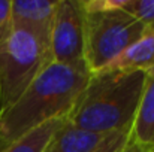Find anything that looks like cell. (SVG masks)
<instances>
[{"label": "cell", "instance_id": "7c38bea8", "mask_svg": "<svg viewBox=\"0 0 154 152\" xmlns=\"http://www.w3.org/2000/svg\"><path fill=\"white\" fill-rule=\"evenodd\" d=\"M129 140H130V133H115V134H111L93 152H123Z\"/></svg>", "mask_w": 154, "mask_h": 152}, {"label": "cell", "instance_id": "8992f818", "mask_svg": "<svg viewBox=\"0 0 154 152\" xmlns=\"http://www.w3.org/2000/svg\"><path fill=\"white\" fill-rule=\"evenodd\" d=\"M57 1L58 0H11L12 30H24L50 48Z\"/></svg>", "mask_w": 154, "mask_h": 152}, {"label": "cell", "instance_id": "8fae6325", "mask_svg": "<svg viewBox=\"0 0 154 152\" xmlns=\"http://www.w3.org/2000/svg\"><path fill=\"white\" fill-rule=\"evenodd\" d=\"M121 10L148 28L154 24V0H121Z\"/></svg>", "mask_w": 154, "mask_h": 152}, {"label": "cell", "instance_id": "7a4b0ae2", "mask_svg": "<svg viewBox=\"0 0 154 152\" xmlns=\"http://www.w3.org/2000/svg\"><path fill=\"white\" fill-rule=\"evenodd\" d=\"M145 84V72H120L103 69L90 73V79L67 122L99 134L130 133Z\"/></svg>", "mask_w": 154, "mask_h": 152}, {"label": "cell", "instance_id": "52a82bcc", "mask_svg": "<svg viewBox=\"0 0 154 152\" xmlns=\"http://www.w3.org/2000/svg\"><path fill=\"white\" fill-rule=\"evenodd\" d=\"M111 134L91 133L82 128H78L67 122L52 134L44 152H93L96 151Z\"/></svg>", "mask_w": 154, "mask_h": 152}, {"label": "cell", "instance_id": "9a60e30c", "mask_svg": "<svg viewBox=\"0 0 154 152\" xmlns=\"http://www.w3.org/2000/svg\"><path fill=\"white\" fill-rule=\"evenodd\" d=\"M148 30H154V24L151 25V27H150V28H148Z\"/></svg>", "mask_w": 154, "mask_h": 152}, {"label": "cell", "instance_id": "30bf717a", "mask_svg": "<svg viewBox=\"0 0 154 152\" xmlns=\"http://www.w3.org/2000/svg\"><path fill=\"white\" fill-rule=\"evenodd\" d=\"M64 121L66 118H58L41 125L39 128L33 130L32 133L24 136L21 140L14 143L5 152H44L48 142L51 140L52 134L64 124Z\"/></svg>", "mask_w": 154, "mask_h": 152}, {"label": "cell", "instance_id": "6da1fadb", "mask_svg": "<svg viewBox=\"0 0 154 152\" xmlns=\"http://www.w3.org/2000/svg\"><path fill=\"white\" fill-rule=\"evenodd\" d=\"M88 79V70L52 61L18 100L0 112V152L41 125L67 118Z\"/></svg>", "mask_w": 154, "mask_h": 152}, {"label": "cell", "instance_id": "3957f363", "mask_svg": "<svg viewBox=\"0 0 154 152\" xmlns=\"http://www.w3.org/2000/svg\"><path fill=\"white\" fill-rule=\"evenodd\" d=\"M51 63V49L38 37L12 30L0 43V112L18 100Z\"/></svg>", "mask_w": 154, "mask_h": 152}, {"label": "cell", "instance_id": "5bb4252c", "mask_svg": "<svg viewBox=\"0 0 154 152\" xmlns=\"http://www.w3.org/2000/svg\"><path fill=\"white\" fill-rule=\"evenodd\" d=\"M123 152H154V148L144 146V145H139V143H136L133 140H129V143L126 145Z\"/></svg>", "mask_w": 154, "mask_h": 152}, {"label": "cell", "instance_id": "ba28073f", "mask_svg": "<svg viewBox=\"0 0 154 152\" xmlns=\"http://www.w3.org/2000/svg\"><path fill=\"white\" fill-rule=\"evenodd\" d=\"M130 140L154 148V67L145 72V84L130 131Z\"/></svg>", "mask_w": 154, "mask_h": 152}, {"label": "cell", "instance_id": "277c9868", "mask_svg": "<svg viewBox=\"0 0 154 152\" xmlns=\"http://www.w3.org/2000/svg\"><path fill=\"white\" fill-rule=\"evenodd\" d=\"M147 31V25L127 15L121 7L84 10L85 64L88 72L96 73L108 67Z\"/></svg>", "mask_w": 154, "mask_h": 152}, {"label": "cell", "instance_id": "5b68a950", "mask_svg": "<svg viewBox=\"0 0 154 152\" xmlns=\"http://www.w3.org/2000/svg\"><path fill=\"white\" fill-rule=\"evenodd\" d=\"M50 49L54 63L88 70L85 64L84 9L81 0H58L52 21Z\"/></svg>", "mask_w": 154, "mask_h": 152}, {"label": "cell", "instance_id": "9c48e42d", "mask_svg": "<svg viewBox=\"0 0 154 152\" xmlns=\"http://www.w3.org/2000/svg\"><path fill=\"white\" fill-rule=\"evenodd\" d=\"M154 67V30H148L139 40L123 51L108 67L120 72H148Z\"/></svg>", "mask_w": 154, "mask_h": 152}, {"label": "cell", "instance_id": "4fadbf2b", "mask_svg": "<svg viewBox=\"0 0 154 152\" xmlns=\"http://www.w3.org/2000/svg\"><path fill=\"white\" fill-rule=\"evenodd\" d=\"M11 0H0V43L11 34Z\"/></svg>", "mask_w": 154, "mask_h": 152}]
</instances>
